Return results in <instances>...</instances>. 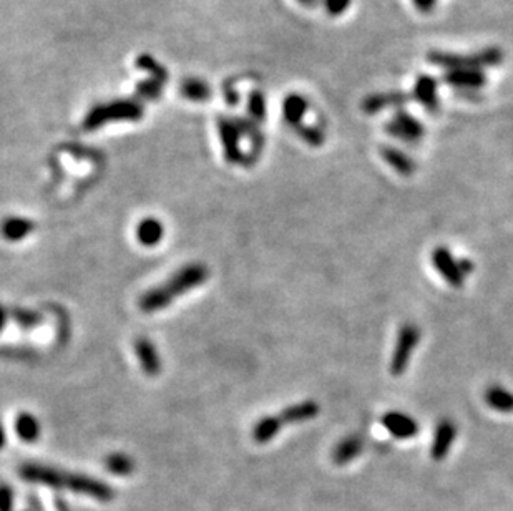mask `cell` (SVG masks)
I'll list each match as a JSON object with an SVG mask.
<instances>
[{
	"label": "cell",
	"mask_w": 513,
	"mask_h": 511,
	"mask_svg": "<svg viewBox=\"0 0 513 511\" xmlns=\"http://www.w3.org/2000/svg\"><path fill=\"white\" fill-rule=\"evenodd\" d=\"M206 279H208V268L203 264H188L166 279L161 286L153 287L143 294L140 297V309L146 314L165 309L180 296L200 287Z\"/></svg>",
	"instance_id": "cell-1"
},
{
	"label": "cell",
	"mask_w": 513,
	"mask_h": 511,
	"mask_svg": "<svg viewBox=\"0 0 513 511\" xmlns=\"http://www.w3.org/2000/svg\"><path fill=\"white\" fill-rule=\"evenodd\" d=\"M21 473L23 478L30 481L57 486V488H67L75 491V493L88 495L92 498L102 501L113 498V490L108 485L85 475L69 473V471H62L59 469H50V466L42 465H25Z\"/></svg>",
	"instance_id": "cell-2"
},
{
	"label": "cell",
	"mask_w": 513,
	"mask_h": 511,
	"mask_svg": "<svg viewBox=\"0 0 513 511\" xmlns=\"http://www.w3.org/2000/svg\"><path fill=\"white\" fill-rule=\"evenodd\" d=\"M503 60V54L500 48H485L472 55H459V54H447V52H430L429 62L430 64L442 67L445 70H457V69H478L483 67H495Z\"/></svg>",
	"instance_id": "cell-3"
},
{
	"label": "cell",
	"mask_w": 513,
	"mask_h": 511,
	"mask_svg": "<svg viewBox=\"0 0 513 511\" xmlns=\"http://www.w3.org/2000/svg\"><path fill=\"white\" fill-rule=\"evenodd\" d=\"M420 337V329L415 324H412V322H405L399 329V332H397V339L394 344V350H392L389 365L391 374L394 377H400L409 369L410 359L414 355L417 345H419Z\"/></svg>",
	"instance_id": "cell-4"
},
{
	"label": "cell",
	"mask_w": 513,
	"mask_h": 511,
	"mask_svg": "<svg viewBox=\"0 0 513 511\" xmlns=\"http://www.w3.org/2000/svg\"><path fill=\"white\" fill-rule=\"evenodd\" d=\"M142 117V108L135 101H113L95 108L85 120V128L97 130L110 120H138Z\"/></svg>",
	"instance_id": "cell-5"
},
{
	"label": "cell",
	"mask_w": 513,
	"mask_h": 511,
	"mask_svg": "<svg viewBox=\"0 0 513 511\" xmlns=\"http://www.w3.org/2000/svg\"><path fill=\"white\" fill-rule=\"evenodd\" d=\"M430 261H432V266L435 271L439 272V276L442 277L450 287L454 289L463 287L467 276H465L463 269L460 266V259L455 258L454 253L447 248V246H437V248H434L432 254H430Z\"/></svg>",
	"instance_id": "cell-6"
},
{
	"label": "cell",
	"mask_w": 513,
	"mask_h": 511,
	"mask_svg": "<svg viewBox=\"0 0 513 511\" xmlns=\"http://www.w3.org/2000/svg\"><path fill=\"white\" fill-rule=\"evenodd\" d=\"M386 132L404 143H417L424 138L425 128L419 120L407 113L405 110H397L386 125Z\"/></svg>",
	"instance_id": "cell-7"
},
{
	"label": "cell",
	"mask_w": 513,
	"mask_h": 511,
	"mask_svg": "<svg viewBox=\"0 0 513 511\" xmlns=\"http://www.w3.org/2000/svg\"><path fill=\"white\" fill-rule=\"evenodd\" d=\"M382 427L397 440H409L419 433V422L409 413L400 410H389L381 417Z\"/></svg>",
	"instance_id": "cell-8"
},
{
	"label": "cell",
	"mask_w": 513,
	"mask_h": 511,
	"mask_svg": "<svg viewBox=\"0 0 513 511\" xmlns=\"http://www.w3.org/2000/svg\"><path fill=\"white\" fill-rule=\"evenodd\" d=\"M455 438H457V425L450 418H442L434 428L432 445H430V457L435 461H442L452 450Z\"/></svg>",
	"instance_id": "cell-9"
},
{
	"label": "cell",
	"mask_w": 513,
	"mask_h": 511,
	"mask_svg": "<svg viewBox=\"0 0 513 511\" xmlns=\"http://www.w3.org/2000/svg\"><path fill=\"white\" fill-rule=\"evenodd\" d=\"M321 407L314 400H304V402H297L294 405H287L282 408L281 413H277L282 425H294V423H303L314 420L319 415Z\"/></svg>",
	"instance_id": "cell-10"
},
{
	"label": "cell",
	"mask_w": 513,
	"mask_h": 511,
	"mask_svg": "<svg viewBox=\"0 0 513 511\" xmlns=\"http://www.w3.org/2000/svg\"><path fill=\"white\" fill-rule=\"evenodd\" d=\"M444 80L449 85L455 86L460 90H477L485 85V74L478 69H457L447 70L444 75Z\"/></svg>",
	"instance_id": "cell-11"
},
{
	"label": "cell",
	"mask_w": 513,
	"mask_h": 511,
	"mask_svg": "<svg viewBox=\"0 0 513 511\" xmlns=\"http://www.w3.org/2000/svg\"><path fill=\"white\" fill-rule=\"evenodd\" d=\"M135 354L138 357L143 372L155 377L161 372V359L156 352V347L146 337H138L135 340Z\"/></svg>",
	"instance_id": "cell-12"
},
{
	"label": "cell",
	"mask_w": 513,
	"mask_h": 511,
	"mask_svg": "<svg viewBox=\"0 0 513 511\" xmlns=\"http://www.w3.org/2000/svg\"><path fill=\"white\" fill-rule=\"evenodd\" d=\"M362 450H364L362 437L356 435V433H351V435L340 438L338 445L334 447L333 461L335 465L344 466L356 460V458L362 453Z\"/></svg>",
	"instance_id": "cell-13"
},
{
	"label": "cell",
	"mask_w": 513,
	"mask_h": 511,
	"mask_svg": "<svg viewBox=\"0 0 513 511\" xmlns=\"http://www.w3.org/2000/svg\"><path fill=\"white\" fill-rule=\"evenodd\" d=\"M409 95L402 93V91H389V93H377L366 96V100L362 101V110L367 115H377L381 113L382 110L394 108V107H402L405 101H409Z\"/></svg>",
	"instance_id": "cell-14"
},
{
	"label": "cell",
	"mask_w": 513,
	"mask_h": 511,
	"mask_svg": "<svg viewBox=\"0 0 513 511\" xmlns=\"http://www.w3.org/2000/svg\"><path fill=\"white\" fill-rule=\"evenodd\" d=\"M414 96L422 107H425L430 113H435V110H439V85L432 76L420 75L417 79Z\"/></svg>",
	"instance_id": "cell-15"
},
{
	"label": "cell",
	"mask_w": 513,
	"mask_h": 511,
	"mask_svg": "<svg viewBox=\"0 0 513 511\" xmlns=\"http://www.w3.org/2000/svg\"><path fill=\"white\" fill-rule=\"evenodd\" d=\"M483 402L488 408L498 413H513V392L503 385H488L483 392Z\"/></svg>",
	"instance_id": "cell-16"
},
{
	"label": "cell",
	"mask_w": 513,
	"mask_h": 511,
	"mask_svg": "<svg viewBox=\"0 0 513 511\" xmlns=\"http://www.w3.org/2000/svg\"><path fill=\"white\" fill-rule=\"evenodd\" d=\"M381 156L384 161L389 165L396 173L402 176H412L417 170L415 161L407 155V153L400 151L399 148L394 147H381Z\"/></svg>",
	"instance_id": "cell-17"
},
{
	"label": "cell",
	"mask_w": 513,
	"mask_h": 511,
	"mask_svg": "<svg viewBox=\"0 0 513 511\" xmlns=\"http://www.w3.org/2000/svg\"><path fill=\"white\" fill-rule=\"evenodd\" d=\"M163 236H165V228L156 218H145L137 228V238L145 248H155L161 243Z\"/></svg>",
	"instance_id": "cell-18"
},
{
	"label": "cell",
	"mask_w": 513,
	"mask_h": 511,
	"mask_svg": "<svg viewBox=\"0 0 513 511\" xmlns=\"http://www.w3.org/2000/svg\"><path fill=\"white\" fill-rule=\"evenodd\" d=\"M241 128L239 125L229 123V122H221L219 125V133H221V142L224 147V153H226V158L229 161L236 163L243 160L241 151H239V133Z\"/></svg>",
	"instance_id": "cell-19"
},
{
	"label": "cell",
	"mask_w": 513,
	"mask_h": 511,
	"mask_svg": "<svg viewBox=\"0 0 513 511\" xmlns=\"http://www.w3.org/2000/svg\"><path fill=\"white\" fill-rule=\"evenodd\" d=\"M33 229H35L33 221L21 218V216H12V218L4 219V223L0 224V233L7 241H21L30 236Z\"/></svg>",
	"instance_id": "cell-20"
},
{
	"label": "cell",
	"mask_w": 513,
	"mask_h": 511,
	"mask_svg": "<svg viewBox=\"0 0 513 511\" xmlns=\"http://www.w3.org/2000/svg\"><path fill=\"white\" fill-rule=\"evenodd\" d=\"M308 100L301 95H289L284 101V118L292 127H301L306 112H308Z\"/></svg>",
	"instance_id": "cell-21"
},
{
	"label": "cell",
	"mask_w": 513,
	"mask_h": 511,
	"mask_svg": "<svg viewBox=\"0 0 513 511\" xmlns=\"http://www.w3.org/2000/svg\"><path fill=\"white\" fill-rule=\"evenodd\" d=\"M281 428H282V423L277 415L263 417L261 420L254 425L253 438L258 443H267L281 432Z\"/></svg>",
	"instance_id": "cell-22"
},
{
	"label": "cell",
	"mask_w": 513,
	"mask_h": 511,
	"mask_svg": "<svg viewBox=\"0 0 513 511\" xmlns=\"http://www.w3.org/2000/svg\"><path fill=\"white\" fill-rule=\"evenodd\" d=\"M16 430L23 442H35L40 437V422L32 413L22 412L16 420Z\"/></svg>",
	"instance_id": "cell-23"
},
{
	"label": "cell",
	"mask_w": 513,
	"mask_h": 511,
	"mask_svg": "<svg viewBox=\"0 0 513 511\" xmlns=\"http://www.w3.org/2000/svg\"><path fill=\"white\" fill-rule=\"evenodd\" d=\"M105 465L115 475H130L133 471V460L125 453H112L105 460Z\"/></svg>",
	"instance_id": "cell-24"
},
{
	"label": "cell",
	"mask_w": 513,
	"mask_h": 511,
	"mask_svg": "<svg viewBox=\"0 0 513 511\" xmlns=\"http://www.w3.org/2000/svg\"><path fill=\"white\" fill-rule=\"evenodd\" d=\"M181 93H183L188 100L204 101L209 96V88L203 84V81L188 80L181 85Z\"/></svg>",
	"instance_id": "cell-25"
},
{
	"label": "cell",
	"mask_w": 513,
	"mask_h": 511,
	"mask_svg": "<svg viewBox=\"0 0 513 511\" xmlns=\"http://www.w3.org/2000/svg\"><path fill=\"white\" fill-rule=\"evenodd\" d=\"M297 134L304 139L306 143L311 144V147H321L324 143V132L319 127H306V125H301L297 127Z\"/></svg>",
	"instance_id": "cell-26"
},
{
	"label": "cell",
	"mask_w": 513,
	"mask_h": 511,
	"mask_svg": "<svg viewBox=\"0 0 513 511\" xmlns=\"http://www.w3.org/2000/svg\"><path fill=\"white\" fill-rule=\"evenodd\" d=\"M13 319H16V322L18 326L25 327V329H32V327L38 326V322L42 321V317L37 314V312H32V311H13L12 312Z\"/></svg>",
	"instance_id": "cell-27"
},
{
	"label": "cell",
	"mask_w": 513,
	"mask_h": 511,
	"mask_svg": "<svg viewBox=\"0 0 513 511\" xmlns=\"http://www.w3.org/2000/svg\"><path fill=\"white\" fill-rule=\"evenodd\" d=\"M249 113L256 120H263L266 117V101L260 91H254L249 100Z\"/></svg>",
	"instance_id": "cell-28"
},
{
	"label": "cell",
	"mask_w": 513,
	"mask_h": 511,
	"mask_svg": "<svg viewBox=\"0 0 513 511\" xmlns=\"http://www.w3.org/2000/svg\"><path fill=\"white\" fill-rule=\"evenodd\" d=\"M351 6V0H324V7L330 16L338 17L340 13H344Z\"/></svg>",
	"instance_id": "cell-29"
},
{
	"label": "cell",
	"mask_w": 513,
	"mask_h": 511,
	"mask_svg": "<svg viewBox=\"0 0 513 511\" xmlns=\"http://www.w3.org/2000/svg\"><path fill=\"white\" fill-rule=\"evenodd\" d=\"M12 508V491L7 486H0V511H11Z\"/></svg>",
	"instance_id": "cell-30"
},
{
	"label": "cell",
	"mask_w": 513,
	"mask_h": 511,
	"mask_svg": "<svg viewBox=\"0 0 513 511\" xmlns=\"http://www.w3.org/2000/svg\"><path fill=\"white\" fill-rule=\"evenodd\" d=\"M138 65H140L142 69H145V70H151V74L160 75V79H165V76H166V75L163 74V71H161L160 67H158V65L155 64V62H153V60L150 59V57H142V59L138 60Z\"/></svg>",
	"instance_id": "cell-31"
},
{
	"label": "cell",
	"mask_w": 513,
	"mask_h": 511,
	"mask_svg": "<svg viewBox=\"0 0 513 511\" xmlns=\"http://www.w3.org/2000/svg\"><path fill=\"white\" fill-rule=\"evenodd\" d=\"M138 90H140V93L143 96H156L158 93H160V84H156V81H153V84H142L140 86H138Z\"/></svg>",
	"instance_id": "cell-32"
},
{
	"label": "cell",
	"mask_w": 513,
	"mask_h": 511,
	"mask_svg": "<svg viewBox=\"0 0 513 511\" xmlns=\"http://www.w3.org/2000/svg\"><path fill=\"white\" fill-rule=\"evenodd\" d=\"M412 2H414L417 11H420L424 13L432 12L435 6H437V0H412Z\"/></svg>",
	"instance_id": "cell-33"
},
{
	"label": "cell",
	"mask_w": 513,
	"mask_h": 511,
	"mask_svg": "<svg viewBox=\"0 0 513 511\" xmlns=\"http://www.w3.org/2000/svg\"><path fill=\"white\" fill-rule=\"evenodd\" d=\"M4 445H6V430H4L2 422H0V450H2Z\"/></svg>",
	"instance_id": "cell-34"
},
{
	"label": "cell",
	"mask_w": 513,
	"mask_h": 511,
	"mask_svg": "<svg viewBox=\"0 0 513 511\" xmlns=\"http://www.w3.org/2000/svg\"><path fill=\"white\" fill-rule=\"evenodd\" d=\"M6 321H7V312L0 307V331H2L4 326H6Z\"/></svg>",
	"instance_id": "cell-35"
},
{
	"label": "cell",
	"mask_w": 513,
	"mask_h": 511,
	"mask_svg": "<svg viewBox=\"0 0 513 511\" xmlns=\"http://www.w3.org/2000/svg\"><path fill=\"white\" fill-rule=\"evenodd\" d=\"M299 2L304 4V6H308V7H313L316 4V0H299Z\"/></svg>",
	"instance_id": "cell-36"
}]
</instances>
